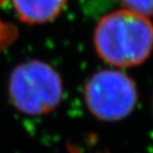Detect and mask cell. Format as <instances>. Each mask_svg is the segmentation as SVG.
I'll return each mask as SVG.
<instances>
[{"instance_id": "cell-2", "label": "cell", "mask_w": 153, "mask_h": 153, "mask_svg": "<svg viewBox=\"0 0 153 153\" xmlns=\"http://www.w3.org/2000/svg\"><path fill=\"white\" fill-rule=\"evenodd\" d=\"M8 95L13 105L22 114L47 115L60 104L64 84L52 66L41 60H30L11 71Z\"/></svg>"}, {"instance_id": "cell-1", "label": "cell", "mask_w": 153, "mask_h": 153, "mask_svg": "<svg viewBox=\"0 0 153 153\" xmlns=\"http://www.w3.org/2000/svg\"><path fill=\"white\" fill-rule=\"evenodd\" d=\"M94 47L107 64L120 68L135 67L153 50V23L126 8L104 15L94 30Z\"/></svg>"}, {"instance_id": "cell-3", "label": "cell", "mask_w": 153, "mask_h": 153, "mask_svg": "<svg viewBox=\"0 0 153 153\" xmlns=\"http://www.w3.org/2000/svg\"><path fill=\"white\" fill-rule=\"evenodd\" d=\"M88 109L103 121L121 120L131 114L137 103L135 82L125 73L104 69L90 77L84 88Z\"/></svg>"}, {"instance_id": "cell-7", "label": "cell", "mask_w": 153, "mask_h": 153, "mask_svg": "<svg viewBox=\"0 0 153 153\" xmlns=\"http://www.w3.org/2000/svg\"><path fill=\"white\" fill-rule=\"evenodd\" d=\"M68 152L69 153H84L81 150V149L78 148V146H75V145H68Z\"/></svg>"}, {"instance_id": "cell-4", "label": "cell", "mask_w": 153, "mask_h": 153, "mask_svg": "<svg viewBox=\"0 0 153 153\" xmlns=\"http://www.w3.org/2000/svg\"><path fill=\"white\" fill-rule=\"evenodd\" d=\"M68 0H11L18 19L26 24H45L56 19Z\"/></svg>"}, {"instance_id": "cell-5", "label": "cell", "mask_w": 153, "mask_h": 153, "mask_svg": "<svg viewBox=\"0 0 153 153\" xmlns=\"http://www.w3.org/2000/svg\"><path fill=\"white\" fill-rule=\"evenodd\" d=\"M124 8L143 16H153V0H119Z\"/></svg>"}, {"instance_id": "cell-6", "label": "cell", "mask_w": 153, "mask_h": 153, "mask_svg": "<svg viewBox=\"0 0 153 153\" xmlns=\"http://www.w3.org/2000/svg\"><path fill=\"white\" fill-rule=\"evenodd\" d=\"M4 0H0V5ZM14 38V31L13 30H8L6 25H4L0 22V49L4 48L5 45L10 42Z\"/></svg>"}]
</instances>
